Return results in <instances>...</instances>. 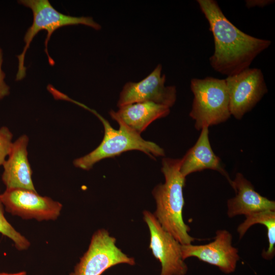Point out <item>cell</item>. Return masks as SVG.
Instances as JSON below:
<instances>
[{
    "label": "cell",
    "mask_w": 275,
    "mask_h": 275,
    "mask_svg": "<svg viewBox=\"0 0 275 275\" xmlns=\"http://www.w3.org/2000/svg\"><path fill=\"white\" fill-rule=\"evenodd\" d=\"M206 18L214 42L209 62L222 74L231 76L250 68L253 60L267 49L271 41L248 35L234 25L214 0H197Z\"/></svg>",
    "instance_id": "1"
},
{
    "label": "cell",
    "mask_w": 275,
    "mask_h": 275,
    "mask_svg": "<svg viewBox=\"0 0 275 275\" xmlns=\"http://www.w3.org/2000/svg\"><path fill=\"white\" fill-rule=\"evenodd\" d=\"M181 163V158H162L161 170L165 181L157 185L152 190L156 204L153 214L162 228L181 244H189L195 238L189 234L190 227L183 218L185 177L180 171Z\"/></svg>",
    "instance_id": "2"
},
{
    "label": "cell",
    "mask_w": 275,
    "mask_h": 275,
    "mask_svg": "<svg viewBox=\"0 0 275 275\" xmlns=\"http://www.w3.org/2000/svg\"><path fill=\"white\" fill-rule=\"evenodd\" d=\"M88 111L94 114L101 122L104 127L103 140L99 145L86 155L73 161L74 166L85 170H89L100 160L118 156L130 150H139L151 158L164 156V150L154 142L143 139L141 134L131 130L121 123L117 130L111 125L107 120L95 110Z\"/></svg>",
    "instance_id": "3"
},
{
    "label": "cell",
    "mask_w": 275,
    "mask_h": 275,
    "mask_svg": "<svg viewBox=\"0 0 275 275\" xmlns=\"http://www.w3.org/2000/svg\"><path fill=\"white\" fill-rule=\"evenodd\" d=\"M18 3L32 10L33 21L24 35L25 45L22 53L17 56L18 66L16 80L22 79L26 75V69L24 65L25 53L34 38L40 31L45 30L47 32L44 42V50L49 64L53 66L55 62L49 56L47 47L48 41L56 30L65 26L78 24L85 25L96 30H99L101 28V25L91 17L72 16L58 12L48 0H21L18 1Z\"/></svg>",
    "instance_id": "4"
},
{
    "label": "cell",
    "mask_w": 275,
    "mask_h": 275,
    "mask_svg": "<svg viewBox=\"0 0 275 275\" xmlns=\"http://www.w3.org/2000/svg\"><path fill=\"white\" fill-rule=\"evenodd\" d=\"M194 94L189 116L195 120L196 129L217 125L231 116L229 97L225 79L206 77L190 80Z\"/></svg>",
    "instance_id": "5"
},
{
    "label": "cell",
    "mask_w": 275,
    "mask_h": 275,
    "mask_svg": "<svg viewBox=\"0 0 275 275\" xmlns=\"http://www.w3.org/2000/svg\"><path fill=\"white\" fill-rule=\"evenodd\" d=\"M116 241V238L106 230H98L93 234L88 249L70 275H101L117 264L134 265V259L118 248Z\"/></svg>",
    "instance_id": "6"
},
{
    "label": "cell",
    "mask_w": 275,
    "mask_h": 275,
    "mask_svg": "<svg viewBox=\"0 0 275 275\" xmlns=\"http://www.w3.org/2000/svg\"><path fill=\"white\" fill-rule=\"evenodd\" d=\"M229 97L231 115L241 119L267 92L261 69L248 68L225 79Z\"/></svg>",
    "instance_id": "7"
},
{
    "label": "cell",
    "mask_w": 275,
    "mask_h": 275,
    "mask_svg": "<svg viewBox=\"0 0 275 275\" xmlns=\"http://www.w3.org/2000/svg\"><path fill=\"white\" fill-rule=\"evenodd\" d=\"M0 198L8 212L23 219L56 220L62 208L60 202L28 189H6Z\"/></svg>",
    "instance_id": "8"
},
{
    "label": "cell",
    "mask_w": 275,
    "mask_h": 275,
    "mask_svg": "<svg viewBox=\"0 0 275 275\" xmlns=\"http://www.w3.org/2000/svg\"><path fill=\"white\" fill-rule=\"evenodd\" d=\"M162 65L158 64L146 77L138 82H126L121 90L117 106L150 101L171 108L176 100V88L166 86V75L161 73Z\"/></svg>",
    "instance_id": "9"
},
{
    "label": "cell",
    "mask_w": 275,
    "mask_h": 275,
    "mask_svg": "<svg viewBox=\"0 0 275 275\" xmlns=\"http://www.w3.org/2000/svg\"><path fill=\"white\" fill-rule=\"evenodd\" d=\"M143 217L150 231L149 249L161 264L160 275H185L188 267L182 257V244L162 228L153 213L145 210Z\"/></svg>",
    "instance_id": "10"
},
{
    "label": "cell",
    "mask_w": 275,
    "mask_h": 275,
    "mask_svg": "<svg viewBox=\"0 0 275 275\" xmlns=\"http://www.w3.org/2000/svg\"><path fill=\"white\" fill-rule=\"evenodd\" d=\"M232 235L226 230H218L213 240L201 245L182 244L183 259L196 257L200 261L217 267L227 274L233 272L240 257L238 250L232 245Z\"/></svg>",
    "instance_id": "11"
},
{
    "label": "cell",
    "mask_w": 275,
    "mask_h": 275,
    "mask_svg": "<svg viewBox=\"0 0 275 275\" xmlns=\"http://www.w3.org/2000/svg\"><path fill=\"white\" fill-rule=\"evenodd\" d=\"M29 138L22 135L13 142L8 158L3 164L2 179L6 189L24 188L36 191L28 158Z\"/></svg>",
    "instance_id": "12"
},
{
    "label": "cell",
    "mask_w": 275,
    "mask_h": 275,
    "mask_svg": "<svg viewBox=\"0 0 275 275\" xmlns=\"http://www.w3.org/2000/svg\"><path fill=\"white\" fill-rule=\"evenodd\" d=\"M235 191L234 198L227 201V215L232 218L245 216L263 210L275 211V202L257 192L250 181L237 173L230 184Z\"/></svg>",
    "instance_id": "13"
},
{
    "label": "cell",
    "mask_w": 275,
    "mask_h": 275,
    "mask_svg": "<svg viewBox=\"0 0 275 275\" xmlns=\"http://www.w3.org/2000/svg\"><path fill=\"white\" fill-rule=\"evenodd\" d=\"M207 169L218 172L226 177L230 184L231 183L232 180L222 167L220 158L211 148L208 127H204L196 144L181 158L180 171L186 178L190 174Z\"/></svg>",
    "instance_id": "14"
},
{
    "label": "cell",
    "mask_w": 275,
    "mask_h": 275,
    "mask_svg": "<svg viewBox=\"0 0 275 275\" xmlns=\"http://www.w3.org/2000/svg\"><path fill=\"white\" fill-rule=\"evenodd\" d=\"M170 108L153 102H136L125 105L117 111L111 110V118L137 133H141L154 121L167 116Z\"/></svg>",
    "instance_id": "15"
},
{
    "label": "cell",
    "mask_w": 275,
    "mask_h": 275,
    "mask_svg": "<svg viewBox=\"0 0 275 275\" xmlns=\"http://www.w3.org/2000/svg\"><path fill=\"white\" fill-rule=\"evenodd\" d=\"M245 217V220L237 229L239 239L243 237L253 225L256 224L264 225L267 229L268 247L266 250L262 251L261 255L266 260H272L275 255V211L263 210L249 215Z\"/></svg>",
    "instance_id": "16"
},
{
    "label": "cell",
    "mask_w": 275,
    "mask_h": 275,
    "mask_svg": "<svg viewBox=\"0 0 275 275\" xmlns=\"http://www.w3.org/2000/svg\"><path fill=\"white\" fill-rule=\"evenodd\" d=\"M1 195V194H0ZM0 233L11 239L16 248L20 251L28 249L30 245L29 241L17 231L8 222L4 216V205L0 198Z\"/></svg>",
    "instance_id": "17"
},
{
    "label": "cell",
    "mask_w": 275,
    "mask_h": 275,
    "mask_svg": "<svg viewBox=\"0 0 275 275\" xmlns=\"http://www.w3.org/2000/svg\"><path fill=\"white\" fill-rule=\"evenodd\" d=\"M12 138V133L7 127L0 128V167L3 166L10 152Z\"/></svg>",
    "instance_id": "18"
},
{
    "label": "cell",
    "mask_w": 275,
    "mask_h": 275,
    "mask_svg": "<svg viewBox=\"0 0 275 275\" xmlns=\"http://www.w3.org/2000/svg\"><path fill=\"white\" fill-rule=\"evenodd\" d=\"M3 53L0 48V100L10 93V88L4 81L5 74L2 69Z\"/></svg>",
    "instance_id": "19"
},
{
    "label": "cell",
    "mask_w": 275,
    "mask_h": 275,
    "mask_svg": "<svg viewBox=\"0 0 275 275\" xmlns=\"http://www.w3.org/2000/svg\"><path fill=\"white\" fill-rule=\"evenodd\" d=\"M274 2L272 0H247L245 1V6L248 8L255 7L262 8L273 3Z\"/></svg>",
    "instance_id": "20"
},
{
    "label": "cell",
    "mask_w": 275,
    "mask_h": 275,
    "mask_svg": "<svg viewBox=\"0 0 275 275\" xmlns=\"http://www.w3.org/2000/svg\"><path fill=\"white\" fill-rule=\"evenodd\" d=\"M0 275H27V273L25 271H22L16 273H6V272H0Z\"/></svg>",
    "instance_id": "21"
}]
</instances>
